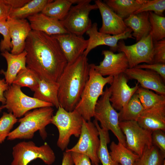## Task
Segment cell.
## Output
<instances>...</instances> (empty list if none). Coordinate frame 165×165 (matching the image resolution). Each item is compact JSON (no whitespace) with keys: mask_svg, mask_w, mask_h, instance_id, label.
I'll return each instance as SVG.
<instances>
[{"mask_svg":"<svg viewBox=\"0 0 165 165\" xmlns=\"http://www.w3.org/2000/svg\"><path fill=\"white\" fill-rule=\"evenodd\" d=\"M61 165H74L72 152L65 151L64 152Z\"/></svg>","mask_w":165,"mask_h":165,"instance_id":"45","label":"cell"},{"mask_svg":"<svg viewBox=\"0 0 165 165\" xmlns=\"http://www.w3.org/2000/svg\"><path fill=\"white\" fill-rule=\"evenodd\" d=\"M3 108H4L3 105H2V106L0 105V112L2 110Z\"/></svg>","mask_w":165,"mask_h":165,"instance_id":"46","label":"cell"},{"mask_svg":"<svg viewBox=\"0 0 165 165\" xmlns=\"http://www.w3.org/2000/svg\"><path fill=\"white\" fill-rule=\"evenodd\" d=\"M144 109L165 106V95L139 87L136 92Z\"/></svg>","mask_w":165,"mask_h":165,"instance_id":"31","label":"cell"},{"mask_svg":"<svg viewBox=\"0 0 165 165\" xmlns=\"http://www.w3.org/2000/svg\"><path fill=\"white\" fill-rule=\"evenodd\" d=\"M89 78L75 110L87 121L93 117L94 110L99 97L103 94V89L107 84H111L113 77H105L96 71L90 64Z\"/></svg>","mask_w":165,"mask_h":165,"instance_id":"4","label":"cell"},{"mask_svg":"<svg viewBox=\"0 0 165 165\" xmlns=\"http://www.w3.org/2000/svg\"><path fill=\"white\" fill-rule=\"evenodd\" d=\"M153 63H165V38L153 42Z\"/></svg>","mask_w":165,"mask_h":165,"instance_id":"38","label":"cell"},{"mask_svg":"<svg viewBox=\"0 0 165 165\" xmlns=\"http://www.w3.org/2000/svg\"><path fill=\"white\" fill-rule=\"evenodd\" d=\"M93 122L99 133L100 143L97 156L100 162L102 165H120L112 160L108 151L107 144L110 142L108 131L102 129L96 120L94 119Z\"/></svg>","mask_w":165,"mask_h":165,"instance_id":"30","label":"cell"},{"mask_svg":"<svg viewBox=\"0 0 165 165\" xmlns=\"http://www.w3.org/2000/svg\"><path fill=\"white\" fill-rule=\"evenodd\" d=\"M135 67L154 71L158 74L165 81V63L144 64Z\"/></svg>","mask_w":165,"mask_h":165,"instance_id":"40","label":"cell"},{"mask_svg":"<svg viewBox=\"0 0 165 165\" xmlns=\"http://www.w3.org/2000/svg\"><path fill=\"white\" fill-rule=\"evenodd\" d=\"M4 96L6 99V104L3 105L4 108L17 118L22 117L32 109L53 106L50 103L27 96L22 91L21 87L13 84L9 86Z\"/></svg>","mask_w":165,"mask_h":165,"instance_id":"9","label":"cell"},{"mask_svg":"<svg viewBox=\"0 0 165 165\" xmlns=\"http://www.w3.org/2000/svg\"><path fill=\"white\" fill-rule=\"evenodd\" d=\"M90 68L87 57L83 54L67 63L57 82L60 105L67 111L75 110L89 78Z\"/></svg>","mask_w":165,"mask_h":165,"instance_id":"2","label":"cell"},{"mask_svg":"<svg viewBox=\"0 0 165 165\" xmlns=\"http://www.w3.org/2000/svg\"><path fill=\"white\" fill-rule=\"evenodd\" d=\"M165 157L158 148L152 145L145 148L134 165H163L165 162Z\"/></svg>","mask_w":165,"mask_h":165,"instance_id":"32","label":"cell"},{"mask_svg":"<svg viewBox=\"0 0 165 165\" xmlns=\"http://www.w3.org/2000/svg\"><path fill=\"white\" fill-rule=\"evenodd\" d=\"M12 9V8L6 3L5 0H0V19L7 18Z\"/></svg>","mask_w":165,"mask_h":165,"instance_id":"42","label":"cell"},{"mask_svg":"<svg viewBox=\"0 0 165 165\" xmlns=\"http://www.w3.org/2000/svg\"><path fill=\"white\" fill-rule=\"evenodd\" d=\"M30 1V0H5L6 3L12 9L20 8Z\"/></svg>","mask_w":165,"mask_h":165,"instance_id":"44","label":"cell"},{"mask_svg":"<svg viewBox=\"0 0 165 165\" xmlns=\"http://www.w3.org/2000/svg\"><path fill=\"white\" fill-rule=\"evenodd\" d=\"M1 55L6 61L7 68L6 71L1 70L0 72L4 75L6 82L10 86L13 84L19 72L27 68V52L24 50L20 54L14 55L8 51H5L2 52Z\"/></svg>","mask_w":165,"mask_h":165,"instance_id":"22","label":"cell"},{"mask_svg":"<svg viewBox=\"0 0 165 165\" xmlns=\"http://www.w3.org/2000/svg\"><path fill=\"white\" fill-rule=\"evenodd\" d=\"M163 165H165V162L163 163Z\"/></svg>","mask_w":165,"mask_h":165,"instance_id":"47","label":"cell"},{"mask_svg":"<svg viewBox=\"0 0 165 165\" xmlns=\"http://www.w3.org/2000/svg\"><path fill=\"white\" fill-rule=\"evenodd\" d=\"M12 154L13 160L11 165H28L38 159L51 165L56 159L54 152L47 143L38 146L31 141H23L16 144L13 148Z\"/></svg>","mask_w":165,"mask_h":165,"instance_id":"7","label":"cell"},{"mask_svg":"<svg viewBox=\"0 0 165 165\" xmlns=\"http://www.w3.org/2000/svg\"><path fill=\"white\" fill-rule=\"evenodd\" d=\"M83 119L75 110L67 111L59 106L52 117L51 123L56 127L59 132L57 146L62 151L67 148L71 137L79 138L80 135Z\"/></svg>","mask_w":165,"mask_h":165,"instance_id":"5","label":"cell"},{"mask_svg":"<svg viewBox=\"0 0 165 165\" xmlns=\"http://www.w3.org/2000/svg\"><path fill=\"white\" fill-rule=\"evenodd\" d=\"M7 22L12 46L11 53L18 54L24 50L26 39L32 30L25 19H15L8 16Z\"/></svg>","mask_w":165,"mask_h":165,"instance_id":"19","label":"cell"},{"mask_svg":"<svg viewBox=\"0 0 165 165\" xmlns=\"http://www.w3.org/2000/svg\"><path fill=\"white\" fill-rule=\"evenodd\" d=\"M104 59L99 64H92L93 68L103 76L114 77L124 73L129 68L128 60L124 53H115L110 50H103Z\"/></svg>","mask_w":165,"mask_h":165,"instance_id":"15","label":"cell"},{"mask_svg":"<svg viewBox=\"0 0 165 165\" xmlns=\"http://www.w3.org/2000/svg\"><path fill=\"white\" fill-rule=\"evenodd\" d=\"M164 132L161 130L152 131V145L158 148L165 155V134Z\"/></svg>","mask_w":165,"mask_h":165,"instance_id":"39","label":"cell"},{"mask_svg":"<svg viewBox=\"0 0 165 165\" xmlns=\"http://www.w3.org/2000/svg\"><path fill=\"white\" fill-rule=\"evenodd\" d=\"M54 109L52 107H42L33 109L26 113L18 120L19 126L11 131L7 139H29L34 137L35 133L39 130L42 138L45 139L47 134L46 127L51 123Z\"/></svg>","mask_w":165,"mask_h":165,"instance_id":"3","label":"cell"},{"mask_svg":"<svg viewBox=\"0 0 165 165\" xmlns=\"http://www.w3.org/2000/svg\"><path fill=\"white\" fill-rule=\"evenodd\" d=\"M32 30L40 31L50 35L69 33L60 21L41 13L27 18Z\"/></svg>","mask_w":165,"mask_h":165,"instance_id":"20","label":"cell"},{"mask_svg":"<svg viewBox=\"0 0 165 165\" xmlns=\"http://www.w3.org/2000/svg\"><path fill=\"white\" fill-rule=\"evenodd\" d=\"M52 0H30L22 7L12 9L9 16L12 18L25 19L36 13L41 12L45 6Z\"/></svg>","mask_w":165,"mask_h":165,"instance_id":"28","label":"cell"},{"mask_svg":"<svg viewBox=\"0 0 165 165\" xmlns=\"http://www.w3.org/2000/svg\"><path fill=\"white\" fill-rule=\"evenodd\" d=\"M165 10V0H148L134 14L152 12L158 15L163 16Z\"/></svg>","mask_w":165,"mask_h":165,"instance_id":"36","label":"cell"},{"mask_svg":"<svg viewBox=\"0 0 165 165\" xmlns=\"http://www.w3.org/2000/svg\"><path fill=\"white\" fill-rule=\"evenodd\" d=\"M7 19L4 18L0 19V33L3 36V39L0 43V50L2 52L9 51L12 48Z\"/></svg>","mask_w":165,"mask_h":165,"instance_id":"37","label":"cell"},{"mask_svg":"<svg viewBox=\"0 0 165 165\" xmlns=\"http://www.w3.org/2000/svg\"><path fill=\"white\" fill-rule=\"evenodd\" d=\"M74 165H92L89 158L84 154L72 152Z\"/></svg>","mask_w":165,"mask_h":165,"instance_id":"41","label":"cell"},{"mask_svg":"<svg viewBox=\"0 0 165 165\" xmlns=\"http://www.w3.org/2000/svg\"><path fill=\"white\" fill-rule=\"evenodd\" d=\"M9 85L4 79H0V102L3 105L6 104V99L4 96V92L8 90Z\"/></svg>","mask_w":165,"mask_h":165,"instance_id":"43","label":"cell"},{"mask_svg":"<svg viewBox=\"0 0 165 165\" xmlns=\"http://www.w3.org/2000/svg\"><path fill=\"white\" fill-rule=\"evenodd\" d=\"M57 40L68 63L73 62L83 54L88 40L70 33L53 35Z\"/></svg>","mask_w":165,"mask_h":165,"instance_id":"17","label":"cell"},{"mask_svg":"<svg viewBox=\"0 0 165 165\" xmlns=\"http://www.w3.org/2000/svg\"><path fill=\"white\" fill-rule=\"evenodd\" d=\"M126 25L132 31L133 37L136 42L147 36L150 33L149 12L133 14L124 20Z\"/></svg>","mask_w":165,"mask_h":165,"instance_id":"23","label":"cell"},{"mask_svg":"<svg viewBox=\"0 0 165 165\" xmlns=\"http://www.w3.org/2000/svg\"><path fill=\"white\" fill-rule=\"evenodd\" d=\"M17 119L11 112H4L0 118V144L3 142L11 132Z\"/></svg>","mask_w":165,"mask_h":165,"instance_id":"35","label":"cell"},{"mask_svg":"<svg viewBox=\"0 0 165 165\" xmlns=\"http://www.w3.org/2000/svg\"><path fill=\"white\" fill-rule=\"evenodd\" d=\"M77 143L65 151L82 154L88 156L93 165H99L97 152L100 141L98 130L93 122L83 119L81 132Z\"/></svg>","mask_w":165,"mask_h":165,"instance_id":"10","label":"cell"},{"mask_svg":"<svg viewBox=\"0 0 165 165\" xmlns=\"http://www.w3.org/2000/svg\"><path fill=\"white\" fill-rule=\"evenodd\" d=\"M110 154L112 160L120 165H134L139 156L121 143L112 141L110 145Z\"/></svg>","mask_w":165,"mask_h":165,"instance_id":"27","label":"cell"},{"mask_svg":"<svg viewBox=\"0 0 165 165\" xmlns=\"http://www.w3.org/2000/svg\"><path fill=\"white\" fill-rule=\"evenodd\" d=\"M124 73L129 79L137 80L141 87L165 95V81L157 73L148 69L134 67L127 69Z\"/></svg>","mask_w":165,"mask_h":165,"instance_id":"16","label":"cell"},{"mask_svg":"<svg viewBox=\"0 0 165 165\" xmlns=\"http://www.w3.org/2000/svg\"><path fill=\"white\" fill-rule=\"evenodd\" d=\"M95 3L99 9L102 19V25L99 31L102 33L116 35L124 32L128 27L124 20L118 15L103 1H95Z\"/></svg>","mask_w":165,"mask_h":165,"instance_id":"18","label":"cell"},{"mask_svg":"<svg viewBox=\"0 0 165 165\" xmlns=\"http://www.w3.org/2000/svg\"><path fill=\"white\" fill-rule=\"evenodd\" d=\"M119 126L125 136L126 147L139 156L146 147L152 145V131L142 128L137 121L119 122Z\"/></svg>","mask_w":165,"mask_h":165,"instance_id":"12","label":"cell"},{"mask_svg":"<svg viewBox=\"0 0 165 165\" xmlns=\"http://www.w3.org/2000/svg\"><path fill=\"white\" fill-rule=\"evenodd\" d=\"M111 92L106 86L97 103L93 117L100 122L102 129L108 131H111L119 142L126 147L125 136L119 126V112L112 105L109 100Z\"/></svg>","mask_w":165,"mask_h":165,"instance_id":"6","label":"cell"},{"mask_svg":"<svg viewBox=\"0 0 165 165\" xmlns=\"http://www.w3.org/2000/svg\"><path fill=\"white\" fill-rule=\"evenodd\" d=\"M117 47L118 51L126 55L129 68L135 67L142 63L149 64L154 63L153 42L150 33L131 45H127L123 40H120Z\"/></svg>","mask_w":165,"mask_h":165,"instance_id":"11","label":"cell"},{"mask_svg":"<svg viewBox=\"0 0 165 165\" xmlns=\"http://www.w3.org/2000/svg\"><path fill=\"white\" fill-rule=\"evenodd\" d=\"M24 50L27 67L41 79L57 82L68 63L53 36L31 30L26 39Z\"/></svg>","mask_w":165,"mask_h":165,"instance_id":"1","label":"cell"},{"mask_svg":"<svg viewBox=\"0 0 165 165\" xmlns=\"http://www.w3.org/2000/svg\"><path fill=\"white\" fill-rule=\"evenodd\" d=\"M91 1L80 0L71 6L65 18L60 21L69 33L83 36L91 27L92 24L89 14L91 11L98 9L96 4H91Z\"/></svg>","mask_w":165,"mask_h":165,"instance_id":"8","label":"cell"},{"mask_svg":"<svg viewBox=\"0 0 165 165\" xmlns=\"http://www.w3.org/2000/svg\"><path fill=\"white\" fill-rule=\"evenodd\" d=\"M148 0H105L103 2L123 19L137 11Z\"/></svg>","mask_w":165,"mask_h":165,"instance_id":"25","label":"cell"},{"mask_svg":"<svg viewBox=\"0 0 165 165\" xmlns=\"http://www.w3.org/2000/svg\"><path fill=\"white\" fill-rule=\"evenodd\" d=\"M132 31L128 28L123 33L116 35L101 33L98 30V25L97 23L92 24L91 27L86 31V34L89 38L87 47L83 54L87 57L90 52L97 47L105 45L110 47V50L113 52L118 51L117 44L120 40L128 38L134 39L132 36Z\"/></svg>","mask_w":165,"mask_h":165,"instance_id":"13","label":"cell"},{"mask_svg":"<svg viewBox=\"0 0 165 165\" xmlns=\"http://www.w3.org/2000/svg\"><path fill=\"white\" fill-rule=\"evenodd\" d=\"M80 0H55L48 3L41 13L50 17L61 21L66 16L72 5Z\"/></svg>","mask_w":165,"mask_h":165,"instance_id":"26","label":"cell"},{"mask_svg":"<svg viewBox=\"0 0 165 165\" xmlns=\"http://www.w3.org/2000/svg\"><path fill=\"white\" fill-rule=\"evenodd\" d=\"M142 128L151 131L165 130V106L144 109L137 121Z\"/></svg>","mask_w":165,"mask_h":165,"instance_id":"21","label":"cell"},{"mask_svg":"<svg viewBox=\"0 0 165 165\" xmlns=\"http://www.w3.org/2000/svg\"><path fill=\"white\" fill-rule=\"evenodd\" d=\"M149 19L153 42L165 38V17L149 12Z\"/></svg>","mask_w":165,"mask_h":165,"instance_id":"34","label":"cell"},{"mask_svg":"<svg viewBox=\"0 0 165 165\" xmlns=\"http://www.w3.org/2000/svg\"><path fill=\"white\" fill-rule=\"evenodd\" d=\"M40 79V77L35 72L27 67L19 72L13 84L21 87H28L34 91L38 86Z\"/></svg>","mask_w":165,"mask_h":165,"instance_id":"33","label":"cell"},{"mask_svg":"<svg viewBox=\"0 0 165 165\" xmlns=\"http://www.w3.org/2000/svg\"><path fill=\"white\" fill-rule=\"evenodd\" d=\"M128 78L124 73L113 77L108 87L111 92L109 100L116 110L120 111L127 105L129 101L139 87L138 82L133 87L128 84Z\"/></svg>","mask_w":165,"mask_h":165,"instance_id":"14","label":"cell"},{"mask_svg":"<svg viewBox=\"0 0 165 165\" xmlns=\"http://www.w3.org/2000/svg\"><path fill=\"white\" fill-rule=\"evenodd\" d=\"M144 109L136 92L132 96L127 106L119 112V122L137 121Z\"/></svg>","mask_w":165,"mask_h":165,"instance_id":"29","label":"cell"},{"mask_svg":"<svg viewBox=\"0 0 165 165\" xmlns=\"http://www.w3.org/2000/svg\"><path fill=\"white\" fill-rule=\"evenodd\" d=\"M59 84L57 82H50L40 78L38 85L34 91L33 97L52 104L58 108L60 106L58 99Z\"/></svg>","mask_w":165,"mask_h":165,"instance_id":"24","label":"cell"}]
</instances>
